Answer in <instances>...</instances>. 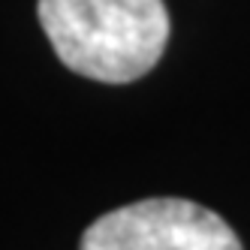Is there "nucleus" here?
<instances>
[{
	"instance_id": "obj_1",
	"label": "nucleus",
	"mask_w": 250,
	"mask_h": 250,
	"mask_svg": "<svg viewBox=\"0 0 250 250\" xmlns=\"http://www.w3.org/2000/svg\"><path fill=\"white\" fill-rule=\"evenodd\" d=\"M37 15L63 66L105 84L151 73L169 42L163 0H40Z\"/></svg>"
},
{
	"instance_id": "obj_2",
	"label": "nucleus",
	"mask_w": 250,
	"mask_h": 250,
	"mask_svg": "<svg viewBox=\"0 0 250 250\" xmlns=\"http://www.w3.org/2000/svg\"><path fill=\"white\" fill-rule=\"evenodd\" d=\"M79 250H244L232 226L205 205L175 196L139 199L97 217Z\"/></svg>"
}]
</instances>
